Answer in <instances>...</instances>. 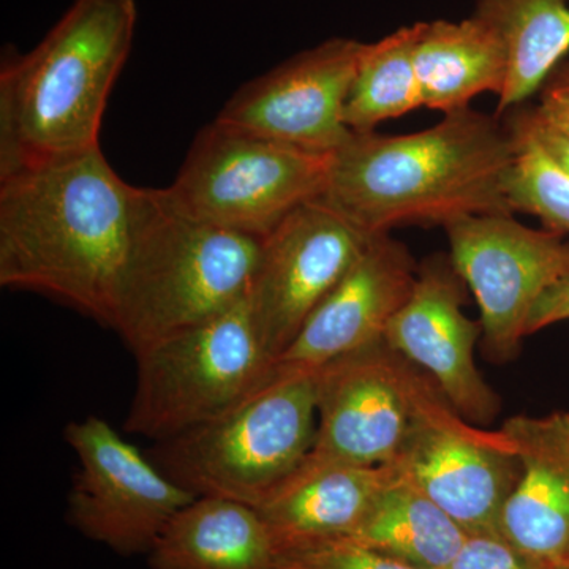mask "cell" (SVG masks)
<instances>
[{
	"label": "cell",
	"instance_id": "obj_17",
	"mask_svg": "<svg viewBox=\"0 0 569 569\" xmlns=\"http://www.w3.org/2000/svg\"><path fill=\"white\" fill-rule=\"evenodd\" d=\"M396 468L301 463L257 508L276 556L347 539L366 518Z\"/></svg>",
	"mask_w": 569,
	"mask_h": 569
},
{
	"label": "cell",
	"instance_id": "obj_18",
	"mask_svg": "<svg viewBox=\"0 0 569 569\" xmlns=\"http://www.w3.org/2000/svg\"><path fill=\"white\" fill-rule=\"evenodd\" d=\"M260 512L219 497H197L170 520L148 553L151 569H276Z\"/></svg>",
	"mask_w": 569,
	"mask_h": 569
},
{
	"label": "cell",
	"instance_id": "obj_13",
	"mask_svg": "<svg viewBox=\"0 0 569 569\" xmlns=\"http://www.w3.org/2000/svg\"><path fill=\"white\" fill-rule=\"evenodd\" d=\"M366 47L332 37L299 52L242 86L216 121L306 151L335 153L351 134L343 110Z\"/></svg>",
	"mask_w": 569,
	"mask_h": 569
},
{
	"label": "cell",
	"instance_id": "obj_10",
	"mask_svg": "<svg viewBox=\"0 0 569 569\" xmlns=\"http://www.w3.org/2000/svg\"><path fill=\"white\" fill-rule=\"evenodd\" d=\"M66 440L78 459L67 519L119 556H148L170 520L197 498L102 418L70 422Z\"/></svg>",
	"mask_w": 569,
	"mask_h": 569
},
{
	"label": "cell",
	"instance_id": "obj_12",
	"mask_svg": "<svg viewBox=\"0 0 569 569\" xmlns=\"http://www.w3.org/2000/svg\"><path fill=\"white\" fill-rule=\"evenodd\" d=\"M373 236L320 198L296 209L261 241L247 296L271 365Z\"/></svg>",
	"mask_w": 569,
	"mask_h": 569
},
{
	"label": "cell",
	"instance_id": "obj_3",
	"mask_svg": "<svg viewBox=\"0 0 569 569\" xmlns=\"http://www.w3.org/2000/svg\"><path fill=\"white\" fill-rule=\"evenodd\" d=\"M134 0H73L33 50L0 66V178L100 148L108 97L129 59Z\"/></svg>",
	"mask_w": 569,
	"mask_h": 569
},
{
	"label": "cell",
	"instance_id": "obj_14",
	"mask_svg": "<svg viewBox=\"0 0 569 569\" xmlns=\"http://www.w3.org/2000/svg\"><path fill=\"white\" fill-rule=\"evenodd\" d=\"M467 290L449 253L430 254L418 264L413 291L388 325L385 340L436 381L460 417L488 426L500 413L501 400L475 359L482 326L463 312Z\"/></svg>",
	"mask_w": 569,
	"mask_h": 569
},
{
	"label": "cell",
	"instance_id": "obj_6",
	"mask_svg": "<svg viewBox=\"0 0 569 569\" xmlns=\"http://www.w3.org/2000/svg\"><path fill=\"white\" fill-rule=\"evenodd\" d=\"M134 358L137 387L126 430L157 441L220 417L264 385L272 367L249 296Z\"/></svg>",
	"mask_w": 569,
	"mask_h": 569
},
{
	"label": "cell",
	"instance_id": "obj_25",
	"mask_svg": "<svg viewBox=\"0 0 569 569\" xmlns=\"http://www.w3.org/2000/svg\"><path fill=\"white\" fill-rule=\"evenodd\" d=\"M448 569H569L567 563H549L527 556L500 535H470L458 559Z\"/></svg>",
	"mask_w": 569,
	"mask_h": 569
},
{
	"label": "cell",
	"instance_id": "obj_7",
	"mask_svg": "<svg viewBox=\"0 0 569 569\" xmlns=\"http://www.w3.org/2000/svg\"><path fill=\"white\" fill-rule=\"evenodd\" d=\"M331 153L266 140L213 121L201 129L178 178L163 189L176 211L264 239L328 186Z\"/></svg>",
	"mask_w": 569,
	"mask_h": 569
},
{
	"label": "cell",
	"instance_id": "obj_8",
	"mask_svg": "<svg viewBox=\"0 0 569 569\" xmlns=\"http://www.w3.org/2000/svg\"><path fill=\"white\" fill-rule=\"evenodd\" d=\"M449 258L478 302L482 350L496 365L518 358L531 310L569 279V241L549 228H530L515 213H485L443 227Z\"/></svg>",
	"mask_w": 569,
	"mask_h": 569
},
{
	"label": "cell",
	"instance_id": "obj_29",
	"mask_svg": "<svg viewBox=\"0 0 569 569\" xmlns=\"http://www.w3.org/2000/svg\"><path fill=\"white\" fill-rule=\"evenodd\" d=\"M549 86H556V88L567 89L569 91V66L563 67L557 74L556 80L550 82Z\"/></svg>",
	"mask_w": 569,
	"mask_h": 569
},
{
	"label": "cell",
	"instance_id": "obj_15",
	"mask_svg": "<svg viewBox=\"0 0 569 569\" xmlns=\"http://www.w3.org/2000/svg\"><path fill=\"white\" fill-rule=\"evenodd\" d=\"M417 274L418 263L403 242L391 233L373 236L272 365L271 376L313 372L383 340L388 325L410 298Z\"/></svg>",
	"mask_w": 569,
	"mask_h": 569
},
{
	"label": "cell",
	"instance_id": "obj_21",
	"mask_svg": "<svg viewBox=\"0 0 569 569\" xmlns=\"http://www.w3.org/2000/svg\"><path fill=\"white\" fill-rule=\"evenodd\" d=\"M468 537L470 533L445 509L396 470L347 541L413 567L448 569Z\"/></svg>",
	"mask_w": 569,
	"mask_h": 569
},
{
	"label": "cell",
	"instance_id": "obj_11",
	"mask_svg": "<svg viewBox=\"0 0 569 569\" xmlns=\"http://www.w3.org/2000/svg\"><path fill=\"white\" fill-rule=\"evenodd\" d=\"M316 443L309 467L388 466L402 447L426 372L387 340L340 356L316 370Z\"/></svg>",
	"mask_w": 569,
	"mask_h": 569
},
{
	"label": "cell",
	"instance_id": "obj_20",
	"mask_svg": "<svg viewBox=\"0 0 569 569\" xmlns=\"http://www.w3.org/2000/svg\"><path fill=\"white\" fill-rule=\"evenodd\" d=\"M471 14L503 44L507 81L496 114H507L541 91L568 54L569 0H477Z\"/></svg>",
	"mask_w": 569,
	"mask_h": 569
},
{
	"label": "cell",
	"instance_id": "obj_19",
	"mask_svg": "<svg viewBox=\"0 0 569 569\" xmlns=\"http://www.w3.org/2000/svg\"><path fill=\"white\" fill-rule=\"evenodd\" d=\"M413 61L422 107L448 114L479 93L500 96L507 56L497 33L471 14L460 21L415 22Z\"/></svg>",
	"mask_w": 569,
	"mask_h": 569
},
{
	"label": "cell",
	"instance_id": "obj_4",
	"mask_svg": "<svg viewBox=\"0 0 569 569\" xmlns=\"http://www.w3.org/2000/svg\"><path fill=\"white\" fill-rule=\"evenodd\" d=\"M261 241L190 219L163 189L140 187L111 328L138 356L219 316L249 293Z\"/></svg>",
	"mask_w": 569,
	"mask_h": 569
},
{
	"label": "cell",
	"instance_id": "obj_26",
	"mask_svg": "<svg viewBox=\"0 0 569 569\" xmlns=\"http://www.w3.org/2000/svg\"><path fill=\"white\" fill-rule=\"evenodd\" d=\"M508 123L537 142L560 170L569 174V132L542 118L537 107H519L501 116Z\"/></svg>",
	"mask_w": 569,
	"mask_h": 569
},
{
	"label": "cell",
	"instance_id": "obj_16",
	"mask_svg": "<svg viewBox=\"0 0 569 569\" xmlns=\"http://www.w3.org/2000/svg\"><path fill=\"white\" fill-rule=\"evenodd\" d=\"M501 430L515 445L518 486L501 512L498 535L527 556L567 563L569 553V411L516 415Z\"/></svg>",
	"mask_w": 569,
	"mask_h": 569
},
{
	"label": "cell",
	"instance_id": "obj_28",
	"mask_svg": "<svg viewBox=\"0 0 569 569\" xmlns=\"http://www.w3.org/2000/svg\"><path fill=\"white\" fill-rule=\"evenodd\" d=\"M537 110L542 118L569 132V91L548 86L542 92Z\"/></svg>",
	"mask_w": 569,
	"mask_h": 569
},
{
	"label": "cell",
	"instance_id": "obj_27",
	"mask_svg": "<svg viewBox=\"0 0 569 569\" xmlns=\"http://www.w3.org/2000/svg\"><path fill=\"white\" fill-rule=\"evenodd\" d=\"M569 320V279L561 280L560 283L549 288L537 306L531 310L529 326L527 332L542 331L548 326L560 323V321Z\"/></svg>",
	"mask_w": 569,
	"mask_h": 569
},
{
	"label": "cell",
	"instance_id": "obj_24",
	"mask_svg": "<svg viewBox=\"0 0 569 569\" xmlns=\"http://www.w3.org/2000/svg\"><path fill=\"white\" fill-rule=\"evenodd\" d=\"M276 569H422L353 541L328 542L277 557Z\"/></svg>",
	"mask_w": 569,
	"mask_h": 569
},
{
	"label": "cell",
	"instance_id": "obj_23",
	"mask_svg": "<svg viewBox=\"0 0 569 569\" xmlns=\"http://www.w3.org/2000/svg\"><path fill=\"white\" fill-rule=\"evenodd\" d=\"M508 126L518 138V152L507 178L509 209L530 213L549 230L569 234V174L530 137Z\"/></svg>",
	"mask_w": 569,
	"mask_h": 569
},
{
	"label": "cell",
	"instance_id": "obj_2",
	"mask_svg": "<svg viewBox=\"0 0 569 569\" xmlns=\"http://www.w3.org/2000/svg\"><path fill=\"white\" fill-rule=\"evenodd\" d=\"M516 152L508 122L471 107L421 132H351L331 153L321 200L369 234L512 213L507 178Z\"/></svg>",
	"mask_w": 569,
	"mask_h": 569
},
{
	"label": "cell",
	"instance_id": "obj_22",
	"mask_svg": "<svg viewBox=\"0 0 569 569\" xmlns=\"http://www.w3.org/2000/svg\"><path fill=\"white\" fill-rule=\"evenodd\" d=\"M415 36L411 24L367 43L343 110L351 132H377L380 123L425 108L413 61Z\"/></svg>",
	"mask_w": 569,
	"mask_h": 569
},
{
	"label": "cell",
	"instance_id": "obj_30",
	"mask_svg": "<svg viewBox=\"0 0 569 569\" xmlns=\"http://www.w3.org/2000/svg\"><path fill=\"white\" fill-rule=\"evenodd\" d=\"M567 561H569V553H568V559H567Z\"/></svg>",
	"mask_w": 569,
	"mask_h": 569
},
{
	"label": "cell",
	"instance_id": "obj_5",
	"mask_svg": "<svg viewBox=\"0 0 569 569\" xmlns=\"http://www.w3.org/2000/svg\"><path fill=\"white\" fill-rule=\"evenodd\" d=\"M317 426L316 370L271 376L220 417L159 441L152 462L193 496L257 509L301 466Z\"/></svg>",
	"mask_w": 569,
	"mask_h": 569
},
{
	"label": "cell",
	"instance_id": "obj_1",
	"mask_svg": "<svg viewBox=\"0 0 569 569\" xmlns=\"http://www.w3.org/2000/svg\"><path fill=\"white\" fill-rule=\"evenodd\" d=\"M138 192L100 148L0 178V284L111 328Z\"/></svg>",
	"mask_w": 569,
	"mask_h": 569
},
{
	"label": "cell",
	"instance_id": "obj_9",
	"mask_svg": "<svg viewBox=\"0 0 569 569\" xmlns=\"http://www.w3.org/2000/svg\"><path fill=\"white\" fill-rule=\"evenodd\" d=\"M391 466L470 535H498L522 471L507 433L460 417L429 376Z\"/></svg>",
	"mask_w": 569,
	"mask_h": 569
}]
</instances>
